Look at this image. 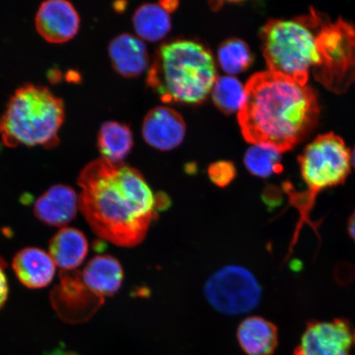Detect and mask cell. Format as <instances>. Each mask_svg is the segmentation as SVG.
Segmentation results:
<instances>
[{
  "mask_svg": "<svg viewBox=\"0 0 355 355\" xmlns=\"http://www.w3.org/2000/svg\"><path fill=\"white\" fill-rule=\"evenodd\" d=\"M212 99L222 112L232 114L241 107L244 87L232 76L217 78L211 90Z\"/></svg>",
  "mask_w": 355,
  "mask_h": 355,
  "instance_id": "22",
  "label": "cell"
},
{
  "mask_svg": "<svg viewBox=\"0 0 355 355\" xmlns=\"http://www.w3.org/2000/svg\"><path fill=\"white\" fill-rule=\"evenodd\" d=\"M82 277L86 286L101 298L111 297L121 290L123 270L119 260L110 255H98L88 261Z\"/></svg>",
  "mask_w": 355,
  "mask_h": 355,
  "instance_id": "14",
  "label": "cell"
},
{
  "mask_svg": "<svg viewBox=\"0 0 355 355\" xmlns=\"http://www.w3.org/2000/svg\"><path fill=\"white\" fill-rule=\"evenodd\" d=\"M35 26L46 41L61 44L77 35L80 19L72 3L64 0H50L40 6L35 16Z\"/></svg>",
  "mask_w": 355,
  "mask_h": 355,
  "instance_id": "10",
  "label": "cell"
},
{
  "mask_svg": "<svg viewBox=\"0 0 355 355\" xmlns=\"http://www.w3.org/2000/svg\"><path fill=\"white\" fill-rule=\"evenodd\" d=\"M348 232L350 238L355 242V210L348 220Z\"/></svg>",
  "mask_w": 355,
  "mask_h": 355,
  "instance_id": "27",
  "label": "cell"
},
{
  "mask_svg": "<svg viewBox=\"0 0 355 355\" xmlns=\"http://www.w3.org/2000/svg\"><path fill=\"white\" fill-rule=\"evenodd\" d=\"M155 210L164 211L171 205V200L166 196V194L159 193L155 196Z\"/></svg>",
  "mask_w": 355,
  "mask_h": 355,
  "instance_id": "26",
  "label": "cell"
},
{
  "mask_svg": "<svg viewBox=\"0 0 355 355\" xmlns=\"http://www.w3.org/2000/svg\"><path fill=\"white\" fill-rule=\"evenodd\" d=\"M218 62L221 69L230 75L245 71L252 62V55L248 44L239 39H230L220 44Z\"/></svg>",
  "mask_w": 355,
  "mask_h": 355,
  "instance_id": "21",
  "label": "cell"
},
{
  "mask_svg": "<svg viewBox=\"0 0 355 355\" xmlns=\"http://www.w3.org/2000/svg\"><path fill=\"white\" fill-rule=\"evenodd\" d=\"M7 264L2 257H0V309L6 305L8 300V278L6 272Z\"/></svg>",
  "mask_w": 355,
  "mask_h": 355,
  "instance_id": "24",
  "label": "cell"
},
{
  "mask_svg": "<svg viewBox=\"0 0 355 355\" xmlns=\"http://www.w3.org/2000/svg\"><path fill=\"white\" fill-rule=\"evenodd\" d=\"M53 309L64 321L83 322L90 319L104 304L84 283L78 270H61L60 283L51 293Z\"/></svg>",
  "mask_w": 355,
  "mask_h": 355,
  "instance_id": "8",
  "label": "cell"
},
{
  "mask_svg": "<svg viewBox=\"0 0 355 355\" xmlns=\"http://www.w3.org/2000/svg\"><path fill=\"white\" fill-rule=\"evenodd\" d=\"M204 293L213 309L228 316L245 314L255 309L261 300V288L250 270L228 265L208 279Z\"/></svg>",
  "mask_w": 355,
  "mask_h": 355,
  "instance_id": "7",
  "label": "cell"
},
{
  "mask_svg": "<svg viewBox=\"0 0 355 355\" xmlns=\"http://www.w3.org/2000/svg\"><path fill=\"white\" fill-rule=\"evenodd\" d=\"M236 168L230 162H218L208 168V175L213 184L220 188H225L232 183L236 177Z\"/></svg>",
  "mask_w": 355,
  "mask_h": 355,
  "instance_id": "23",
  "label": "cell"
},
{
  "mask_svg": "<svg viewBox=\"0 0 355 355\" xmlns=\"http://www.w3.org/2000/svg\"><path fill=\"white\" fill-rule=\"evenodd\" d=\"M279 154L272 148L254 145L244 155V164L252 175L268 178L283 171Z\"/></svg>",
  "mask_w": 355,
  "mask_h": 355,
  "instance_id": "20",
  "label": "cell"
},
{
  "mask_svg": "<svg viewBox=\"0 0 355 355\" xmlns=\"http://www.w3.org/2000/svg\"><path fill=\"white\" fill-rule=\"evenodd\" d=\"M237 340L247 355H273L278 346V329L261 317H250L239 324Z\"/></svg>",
  "mask_w": 355,
  "mask_h": 355,
  "instance_id": "15",
  "label": "cell"
},
{
  "mask_svg": "<svg viewBox=\"0 0 355 355\" xmlns=\"http://www.w3.org/2000/svg\"><path fill=\"white\" fill-rule=\"evenodd\" d=\"M132 21L137 35L148 42L159 41L171 28L170 15L159 4L148 3L137 8Z\"/></svg>",
  "mask_w": 355,
  "mask_h": 355,
  "instance_id": "19",
  "label": "cell"
},
{
  "mask_svg": "<svg viewBox=\"0 0 355 355\" xmlns=\"http://www.w3.org/2000/svg\"><path fill=\"white\" fill-rule=\"evenodd\" d=\"M276 189L273 187H269L265 190L263 194V201L266 205L269 207L276 206V203L279 202V195L276 192Z\"/></svg>",
  "mask_w": 355,
  "mask_h": 355,
  "instance_id": "25",
  "label": "cell"
},
{
  "mask_svg": "<svg viewBox=\"0 0 355 355\" xmlns=\"http://www.w3.org/2000/svg\"><path fill=\"white\" fill-rule=\"evenodd\" d=\"M79 210L92 232L122 248L143 242L157 216L155 195L136 168L104 159L80 173Z\"/></svg>",
  "mask_w": 355,
  "mask_h": 355,
  "instance_id": "2",
  "label": "cell"
},
{
  "mask_svg": "<svg viewBox=\"0 0 355 355\" xmlns=\"http://www.w3.org/2000/svg\"><path fill=\"white\" fill-rule=\"evenodd\" d=\"M109 52L114 69L123 77L139 76L148 65L144 43L132 35L122 34L114 39Z\"/></svg>",
  "mask_w": 355,
  "mask_h": 355,
  "instance_id": "17",
  "label": "cell"
},
{
  "mask_svg": "<svg viewBox=\"0 0 355 355\" xmlns=\"http://www.w3.org/2000/svg\"><path fill=\"white\" fill-rule=\"evenodd\" d=\"M79 209V196L69 186H52L34 204V214L39 220L54 227H65L75 219Z\"/></svg>",
  "mask_w": 355,
  "mask_h": 355,
  "instance_id": "11",
  "label": "cell"
},
{
  "mask_svg": "<svg viewBox=\"0 0 355 355\" xmlns=\"http://www.w3.org/2000/svg\"><path fill=\"white\" fill-rule=\"evenodd\" d=\"M186 126L183 118L175 110L157 107L145 117L143 135L146 143L153 148L168 150L183 141Z\"/></svg>",
  "mask_w": 355,
  "mask_h": 355,
  "instance_id": "12",
  "label": "cell"
},
{
  "mask_svg": "<svg viewBox=\"0 0 355 355\" xmlns=\"http://www.w3.org/2000/svg\"><path fill=\"white\" fill-rule=\"evenodd\" d=\"M64 121L63 101L49 89L26 85L17 90L0 118V137L8 148H53Z\"/></svg>",
  "mask_w": 355,
  "mask_h": 355,
  "instance_id": "5",
  "label": "cell"
},
{
  "mask_svg": "<svg viewBox=\"0 0 355 355\" xmlns=\"http://www.w3.org/2000/svg\"><path fill=\"white\" fill-rule=\"evenodd\" d=\"M268 71L307 85L310 74L333 92L355 82V24L311 10L272 20L261 31Z\"/></svg>",
  "mask_w": 355,
  "mask_h": 355,
  "instance_id": "1",
  "label": "cell"
},
{
  "mask_svg": "<svg viewBox=\"0 0 355 355\" xmlns=\"http://www.w3.org/2000/svg\"><path fill=\"white\" fill-rule=\"evenodd\" d=\"M12 269L22 285L37 290L50 285L55 277L56 265L49 252L28 247L17 252L12 259Z\"/></svg>",
  "mask_w": 355,
  "mask_h": 355,
  "instance_id": "13",
  "label": "cell"
},
{
  "mask_svg": "<svg viewBox=\"0 0 355 355\" xmlns=\"http://www.w3.org/2000/svg\"><path fill=\"white\" fill-rule=\"evenodd\" d=\"M49 254L61 270H77L85 260L89 244L81 230L73 227L61 228L52 237Z\"/></svg>",
  "mask_w": 355,
  "mask_h": 355,
  "instance_id": "16",
  "label": "cell"
},
{
  "mask_svg": "<svg viewBox=\"0 0 355 355\" xmlns=\"http://www.w3.org/2000/svg\"><path fill=\"white\" fill-rule=\"evenodd\" d=\"M300 173L307 190L301 192L315 204L319 193L345 183L349 174L352 155L334 133L318 136L299 157Z\"/></svg>",
  "mask_w": 355,
  "mask_h": 355,
  "instance_id": "6",
  "label": "cell"
},
{
  "mask_svg": "<svg viewBox=\"0 0 355 355\" xmlns=\"http://www.w3.org/2000/svg\"><path fill=\"white\" fill-rule=\"evenodd\" d=\"M216 78L214 60L205 46L175 41L158 49L148 84L166 103L199 104L209 95Z\"/></svg>",
  "mask_w": 355,
  "mask_h": 355,
  "instance_id": "4",
  "label": "cell"
},
{
  "mask_svg": "<svg viewBox=\"0 0 355 355\" xmlns=\"http://www.w3.org/2000/svg\"><path fill=\"white\" fill-rule=\"evenodd\" d=\"M353 340H354V343H355V331H354V336H353Z\"/></svg>",
  "mask_w": 355,
  "mask_h": 355,
  "instance_id": "30",
  "label": "cell"
},
{
  "mask_svg": "<svg viewBox=\"0 0 355 355\" xmlns=\"http://www.w3.org/2000/svg\"><path fill=\"white\" fill-rule=\"evenodd\" d=\"M132 146V135L128 126L116 122H107L101 127L98 148L102 159L112 164H121L130 153Z\"/></svg>",
  "mask_w": 355,
  "mask_h": 355,
  "instance_id": "18",
  "label": "cell"
},
{
  "mask_svg": "<svg viewBox=\"0 0 355 355\" xmlns=\"http://www.w3.org/2000/svg\"><path fill=\"white\" fill-rule=\"evenodd\" d=\"M353 336L345 318L307 323L295 355H349Z\"/></svg>",
  "mask_w": 355,
  "mask_h": 355,
  "instance_id": "9",
  "label": "cell"
},
{
  "mask_svg": "<svg viewBox=\"0 0 355 355\" xmlns=\"http://www.w3.org/2000/svg\"><path fill=\"white\" fill-rule=\"evenodd\" d=\"M318 116V101L312 89L268 71L254 75L244 87L238 121L248 143L281 153L304 140Z\"/></svg>",
  "mask_w": 355,
  "mask_h": 355,
  "instance_id": "3",
  "label": "cell"
},
{
  "mask_svg": "<svg viewBox=\"0 0 355 355\" xmlns=\"http://www.w3.org/2000/svg\"><path fill=\"white\" fill-rule=\"evenodd\" d=\"M350 155H352V165L355 168V148H354V149L353 150L352 154H350Z\"/></svg>",
  "mask_w": 355,
  "mask_h": 355,
  "instance_id": "29",
  "label": "cell"
},
{
  "mask_svg": "<svg viewBox=\"0 0 355 355\" xmlns=\"http://www.w3.org/2000/svg\"><path fill=\"white\" fill-rule=\"evenodd\" d=\"M162 8H165V10L168 12H174L178 6H179V3L177 1H163L159 3Z\"/></svg>",
  "mask_w": 355,
  "mask_h": 355,
  "instance_id": "28",
  "label": "cell"
}]
</instances>
